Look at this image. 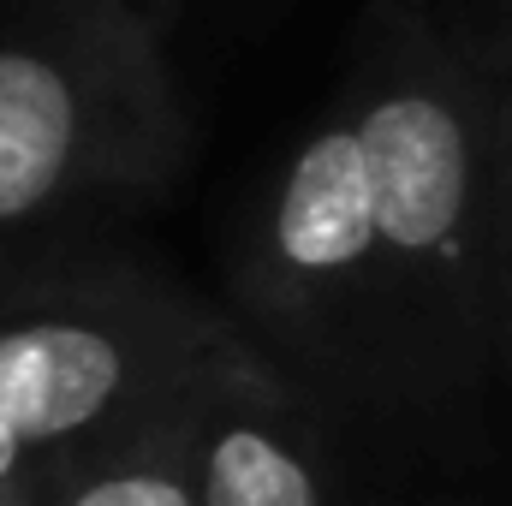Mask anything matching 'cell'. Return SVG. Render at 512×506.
Here are the masks:
<instances>
[{
    "label": "cell",
    "instance_id": "obj_1",
    "mask_svg": "<svg viewBox=\"0 0 512 506\" xmlns=\"http://www.w3.org/2000/svg\"><path fill=\"white\" fill-rule=\"evenodd\" d=\"M340 108L358 131L405 447L459 459L495 411L477 90L453 0H376Z\"/></svg>",
    "mask_w": 512,
    "mask_h": 506
},
{
    "label": "cell",
    "instance_id": "obj_2",
    "mask_svg": "<svg viewBox=\"0 0 512 506\" xmlns=\"http://www.w3.org/2000/svg\"><path fill=\"white\" fill-rule=\"evenodd\" d=\"M251 364L221 304L137 256L66 239L0 256V465L36 501L90 447Z\"/></svg>",
    "mask_w": 512,
    "mask_h": 506
},
{
    "label": "cell",
    "instance_id": "obj_3",
    "mask_svg": "<svg viewBox=\"0 0 512 506\" xmlns=\"http://www.w3.org/2000/svg\"><path fill=\"white\" fill-rule=\"evenodd\" d=\"M191 143L173 0H0V251L161 197Z\"/></svg>",
    "mask_w": 512,
    "mask_h": 506
},
{
    "label": "cell",
    "instance_id": "obj_4",
    "mask_svg": "<svg viewBox=\"0 0 512 506\" xmlns=\"http://www.w3.org/2000/svg\"><path fill=\"white\" fill-rule=\"evenodd\" d=\"M256 358L322 405L346 435L405 447L387 352L376 227L358 131L340 96L316 114L245 209L227 251V304Z\"/></svg>",
    "mask_w": 512,
    "mask_h": 506
},
{
    "label": "cell",
    "instance_id": "obj_5",
    "mask_svg": "<svg viewBox=\"0 0 512 506\" xmlns=\"http://www.w3.org/2000/svg\"><path fill=\"white\" fill-rule=\"evenodd\" d=\"M197 506H364L346 429L268 364L209 381L185 411Z\"/></svg>",
    "mask_w": 512,
    "mask_h": 506
},
{
    "label": "cell",
    "instance_id": "obj_6",
    "mask_svg": "<svg viewBox=\"0 0 512 506\" xmlns=\"http://www.w3.org/2000/svg\"><path fill=\"white\" fill-rule=\"evenodd\" d=\"M477 149H483V245H489V322H495V399L512 417V0L459 6Z\"/></svg>",
    "mask_w": 512,
    "mask_h": 506
},
{
    "label": "cell",
    "instance_id": "obj_7",
    "mask_svg": "<svg viewBox=\"0 0 512 506\" xmlns=\"http://www.w3.org/2000/svg\"><path fill=\"white\" fill-rule=\"evenodd\" d=\"M203 387H191L185 399L149 411L143 423H131L114 441L72 459L42 506H197L191 453H185V411Z\"/></svg>",
    "mask_w": 512,
    "mask_h": 506
},
{
    "label": "cell",
    "instance_id": "obj_8",
    "mask_svg": "<svg viewBox=\"0 0 512 506\" xmlns=\"http://www.w3.org/2000/svg\"><path fill=\"white\" fill-rule=\"evenodd\" d=\"M0 256H6V251H0Z\"/></svg>",
    "mask_w": 512,
    "mask_h": 506
}]
</instances>
